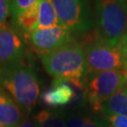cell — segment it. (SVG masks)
Masks as SVG:
<instances>
[{
  "label": "cell",
  "mask_w": 127,
  "mask_h": 127,
  "mask_svg": "<svg viewBox=\"0 0 127 127\" xmlns=\"http://www.w3.org/2000/svg\"><path fill=\"white\" fill-rule=\"evenodd\" d=\"M0 87L28 113L38 103L41 88L39 78L31 65L22 62L0 70Z\"/></svg>",
  "instance_id": "1"
},
{
  "label": "cell",
  "mask_w": 127,
  "mask_h": 127,
  "mask_svg": "<svg viewBox=\"0 0 127 127\" xmlns=\"http://www.w3.org/2000/svg\"><path fill=\"white\" fill-rule=\"evenodd\" d=\"M0 127H7V126H4V125H1V124H0Z\"/></svg>",
  "instance_id": "22"
},
{
  "label": "cell",
  "mask_w": 127,
  "mask_h": 127,
  "mask_svg": "<svg viewBox=\"0 0 127 127\" xmlns=\"http://www.w3.org/2000/svg\"><path fill=\"white\" fill-rule=\"evenodd\" d=\"M23 119L22 109L0 87V124L7 127H18Z\"/></svg>",
  "instance_id": "10"
},
{
  "label": "cell",
  "mask_w": 127,
  "mask_h": 127,
  "mask_svg": "<svg viewBox=\"0 0 127 127\" xmlns=\"http://www.w3.org/2000/svg\"><path fill=\"white\" fill-rule=\"evenodd\" d=\"M109 122V127H127V118L121 115L105 116Z\"/></svg>",
  "instance_id": "19"
},
{
  "label": "cell",
  "mask_w": 127,
  "mask_h": 127,
  "mask_svg": "<svg viewBox=\"0 0 127 127\" xmlns=\"http://www.w3.org/2000/svg\"><path fill=\"white\" fill-rule=\"evenodd\" d=\"M37 5H38V23L36 29L47 28L59 25L58 15L52 0H39L37 2Z\"/></svg>",
  "instance_id": "12"
},
{
  "label": "cell",
  "mask_w": 127,
  "mask_h": 127,
  "mask_svg": "<svg viewBox=\"0 0 127 127\" xmlns=\"http://www.w3.org/2000/svg\"><path fill=\"white\" fill-rule=\"evenodd\" d=\"M101 112L107 115H121L127 118V84L106 101Z\"/></svg>",
  "instance_id": "11"
},
{
  "label": "cell",
  "mask_w": 127,
  "mask_h": 127,
  "mask_svg": "<svg viewBox=\"0 0 127 127\" xmlns=\"http://www.w3.org/2000/svg\"><path fill=\"white\" fill-rule=\"evenodd\" d=\"M26 35L34 50L41 55L73 44L74 41L73 31L61 25L36 29Z\"/></svg>",
  "instance_id": "7"
},
{
  "label": "cell",
  "mask_w": 127,
  "mask_h": 127,
  "mask_svg": "<svg viewBox=\"0 0 127 127\" xmlns=\"http://www.w3.org/2000/svg\"><path fill=\"white\" fill-rule=\"evenodd\" d=\"M59 23L73 32H85L92 27L91 8L87 0H52Z\"/></svg>",
  "instance_id": "6"
},
{
  "label": "cell",
  "mask_w": 127,
  "mask_h": 127,
  "mask_svg": "<svg viewBox=\"0 0 127 127\" xmlns=\"http://www.w3.org/2000/svg\"><path fill=\"white\" fill-rule=\"evenodd\" d=\"M25 44L17 29L9 26L0 28V70L25 59Z\"/></svg>",
  "instance_id": "8"
},
{
  "label": "cell",
  "mask_w": 127,
  "mask_h": 127,
  "mask_svg": "<svg viewBox=\"0 0 127 127\" xmlns=\"http://www.w3.org/2000/svg\"><path fill=\"white\" fill-rule=\"evenodd\" d=\"M86 76L94 73L123 70V60L119 46H110L96 40L84 47Z\"/></svg>",
  "instance_id": "5"
},
{
  "label": "cell",
  "mask_w": 127,
  "mask_h": 127,
  "mask_svg": "<svg viewBox=\"0 0 127 127\" xmlns=\"http://www.w3.org/2000/svg\"><path fill=\"white\" fill-rule=\"evenodd\" d=\"M96 40L119 46L127 32V5L121 0H95Z\"/></svg>",
  "instance_id": "2"
},
{
  "label": "cell",
  "mask_w": 127,
  "mask_h": 127,
  "mask_svg": "<svg viewBox=\"0 0 127 127\" xmlns=\"http://www.w3.org/2000/svg\"><path fill=\"white\" fill-rule=\"evenodd\" d=\"M10 13V0H0V28L6 26V21Z\"/></svg>",
  "instance_id": "17"
},
{
  "label": "cell",
  "mask_w": 127,
  "mask_h": 127,
  "mask_svg": "<svg viewBox=\"0 0 127 127\" xmlns=\"http://www.w3.org/2000/svg\"><path fill=\"white\" fill-rule=\"evenodd\" d=\"M39 0H10V14L12 20L25 10L33 7Z\"/></svg>",
  "instance_id": "16"
},
{
  "label": "cell",
  "mask_w": 127,
  "mask_h": 127,
  "mask_svg": "<svg viewBox=\"0 0 127 127\" xmlns=\"http://www.w3.org/2000/svg\"><path fill=\"white\" fill-rule=\"evenodd\" d=\"M33 120L38 127H66V119L63 115L49 109H43L34 116Z\"/></svg>",
  "instance_id": "14"
},
{
  "label": "cell",
  "mask_w": 127,
  "mask_h": 127,
  "mask_svg": "<svg viewBox=\"0 0 127 127\" xmlns=\"http://www.w3.org/2000/svg\"><path fill=\"white\" fill-rule=\"evenodd\" d=\"M41 63L55 79H82L86 76L84 47L77 43L41 55Z\"/></svg>",
  "instance_id": "3"
},
{
  "label": "cell",
  "mask_w": 127,
  "mask_h": 127,
  "mask_svg": "<svg viewBox=\"0 0 127 127\" xmlns=\"http://www.w3.org/2000/svg\"><path fill=\"white\" fill-rule=\"evenodd\" d=\"M66 127H107V124L85 115L73 113L66 118Z\"/></svg>",
  "instance_id": "15"
},
{
  "label": "cell",
  "mask_w": 127,
  "mask_h": 127,
  "mask_svg": "<svg viewBox=\"0 0 127 127\" xmlns=\"http://www.w3.org/2000/svg\"><path fill=\"white\" fill-rule=\"evenodd\" d=\"M119 47H120L122 60H123V72L127 78V32L122 39V41L119 44Z\"/></svg>",
  "instance_id": "18"
},
{
  "label": "cell",
  "mask_w": 127,
  "mask_h": 127,
  "mask_svg": "<svg viewBox=\"0 0 127 127\" xmlns=\"http://www.w3.org/2000/svg\"><path fill=\"white\" fill-rule=\"evenodd\" d=\"M15 27L22 30L25 34H28L36 29L38 23V5L37 3L33 7L25 10L12 20Z\"/></svg>",
  "instance_id": "13"
},
{
  "label": "cell",
  "mask_w": 127,
  "mask_h": 127,
  "mask_svg": "<svg viewBox=\"0 0 127 127\" xmlns=\"http://www.w3.org/2000/svg\"><path fill=\"white\" fill-rule=\"evenodd\" d=\"M18 127H38V125H37V123H35L34 120L24 118L23 121L18 125Z\"/></svg>",
  "instance_id": "20"
},
{
  "label": "cell",
  "mask_w": 127,
  "mask_h": 127,
  "mask_svg": "<svg viewBox=\"0 0 127 127\" xmlns=\"http://www.w3.org/2000/svg\"><path fill=\"white\" fill-rule=\"evenodd\" d=\"M121 1H122V2H123L124 4H126V5H127V0H121Z\"/></svg>",
  "instance_id": "21"
},
{
  "label": "cell",
  "mask_w": 127,
  "mask_h": 127,
  "mask_svg": "<svg viewBox=\"0 0 127 127\" xmlns=\"http://www.w3.org/2000/svg\"><path fill=\"white\" fill-rule=\"evenodd\" d=\"M74 97V90L68 80L54 79L52 86L41 94V100L49 107H69Z\"/></svg>",
  "instance_id": "9"
},
{
  "label": "cell",
  "mask_w": 127,
  "mask_h": 127,
  "mask_svg": "<svg viewBox=\"0 0 127 127\" xmlns=\"http://www.w3.org/2000/svg\"><path fill=\"white\" fill-rule=\"evenodd\" d=\"M87 77V100L95 112H101L103 104L127 84L123 70L102 72Z\"/></svg>",
  "instance_id": "4"
}]
</instances>
